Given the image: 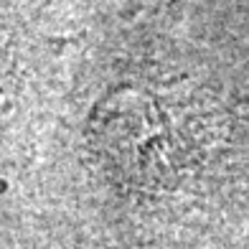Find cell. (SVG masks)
I'll use <instances>...</instances> for the list:
<instances>
[{"instance_id":"1","label":"cell","mask_w":249,"mask_h":249,"mask_svg":"<svg viewBox=\"0 0 249 249\" xmlns=\"http://www.w3.org/2000/svg\"><path fill=\"white\" fill-rule=\"evenodd\" d=\"M188 107L168 97L124 92L94 115V142L109 171L132 186H171L196 158Z\"/></svg>"}]
</instances>
